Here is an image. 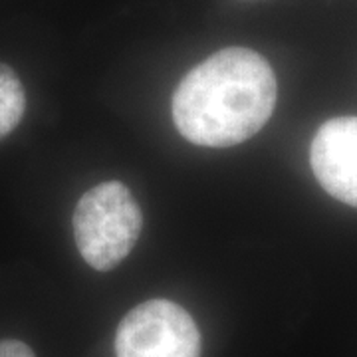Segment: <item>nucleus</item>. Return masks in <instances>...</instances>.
Instances as JSON below:
<instances>
[{"instance_id":"nucleus-6","label":"nucleus","mask_w":357,"mask_h":357,"mask_svg":"<svg viewBox=\"0 0 357 357\" xmlns=\"http://www.w3.org/2000/svg\"><path fill=\"white\" fill-rule=\"evenodd\" d=\"M0 357H34V354L18 340H4L0 342Z\"/></svg>"},{"instance_id":"nucleus-4","label":"nucleus","mask_w":357,"mask_h":357,"mask_svg":"<svg viewBox=\"0 0 357 357\" xmlns=\"http://www.w3.org/2000/svg\"><path fill=\"white\" fill-rule=\"evenodd\" d=\"M312 171L333 199L357 208V117H333L314 135Z\"/></svg>"},{"instance_id":"nucleus-2","label":"nucleus","mask_w":357,"mask_h":357,"mask_svg":"<svg viewBox=\"0 0 357 357\" xmlns=\"http://www.w3.org/2000/svg\"><path fill=\"white\" fill-rule=\"evenodd\" d=\"M72 225L82 258L93 270L107 272L133 250L143 215L133 192L123 183L107 181L82 195Z\"/></svg>"},{"instance_id":"nucleus-1","label":"nucleus","mask_w":357,"mask_h":357,"mask_svg":"<svg viewBox=\"0 0 357 357\" xmlns=\"http://www.w3.org/2000/svg\"><path fill=\"white\" fill-rule=\"evenodd\" d=\"M276 96V77L264 56L225 48L183 77L173 96V121L195 145L232 147L266 126Z\"/></svg>"},{"instance_id":"nucleus-3","label":"nucleus","mask_w":357,"mask_h":357,"mask_svg":"<svg viewBox=\"0 0 357 357\" xmlns=\"http://www.w3.org/2000/svg\"><path fill=\"white\" fill-rule=\"evenodd\" d=\"M117 357H199L201 333L191 314L171 300H149L121 319Z\"/></svg>"},{"instance_id":"nucleus-5","label":"nucleus","mask_w":357,"mask_h":357,"mask_svg":"<svg viewBox=\"0 0 357 357\" xmlns=\"http://www.w3.org/2000/svg\"><path fill=\"white\" fill-rule=\"evenodd\" d=\"M26 93L20 77L10 66L0 64V137L8 135L22 119Z\"/></svg>"}]
</instances>
